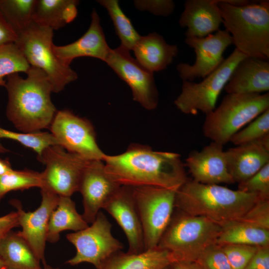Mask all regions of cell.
I'll return each mask as SVG.
<instances>
[{
  "mask_svg": "<svg viewBox=\"0 0 269 269\" xmlns=\"http://www.w3.org/2000/svg\"><path fill=\"white\" fill-rule=\"evenodd\" d=\"M0 259L6 269H43L19 232L11 230L0 241Z\"/></svg>",
  "mask_w": 269,
  "mask_h": 269,
  "instance_id": "484cf974",
  "label": "cell"
},
{
  "mask_svg": "<svg viewBox=\"0 0 269 269\" xmlns=\"http://www.w3.org/2000/svg\"><path fill=\"white\" fill-rule=\"evenodd\" d=\"M41 201L34 211L25 212L21 203L12 199L10 203L16 209L18 215L19 233L29 245L37 259L46 265L45 249L49 218L57 205L59 196L52 192L41 190Z\"/></svg>",
  "mask_w": 269,
  "mask_h": 269,
  "instance_id": "9a60e30c",
  "label": "cell"
},
{
  "mask_svg": "<svg viewBox=\"0 0 269 269\" xmlns=\"http://www.w3.org/2000/svg\"><path fill=\"white\" fill-rule=\"evenodd\" d=\"M185 42L193 49L195 60L192 64L180 63L177 65L182 82H193L212 73L224 61L225 51L233 44L230 34L225 29L203 37H186Z\"/></svg>",
  "mask_w": 269,
  "mask_h": 269,
  "instance_id": "5bb4252c",
  "label": "cell"
},
{
  "mask_svg": "<svg viewBox=\"0 0 269 269\" xmlns=\"http://www.w3.org/2000/svg\"><path fill=\"white\" fill-rule=\"evenodd\" d=\"M173 263L168 251L156 247L136 254L119 251L97 269H162Z\"/></svg>",
  "mask_w": 269,
  "mask_h": 269,
  "instance_id": "cb8c5ba5",
  "label": "cell"
},
{
  "mask_svg": "<svg viewBox=\"0 0 269 269\" xmlns=\"http://www.w3.org/2000/svg\"><path fill=\"white\" fill-rule=\"evenodd\" d=\"M17 35L0 11V47L15 42Z\"/></svg>",
  "mask_w": 269,
  "mask_h": 269,
  "instance_id": "b9f144b4",
  "label": "cell"
},
{
  "mask_svg": "<svg viewBox=\"0 0 269 269\" xmlns=\"http://www.w3.org/2000/svg\"><path fill=\"white\" fill-rule=\"evenodd\" d=\"M245 269H269V246L259 247Z\"/></svg>",
  "mask_w": 269,
  "mask_h": 269,
  "instance_id": "ab89813d",
  "label": "cell"
},
{
  "mask_svg": "<svg viewBox=\"0 0 269 269\" xmlns=\"http://www.w3.org/2000/svg\"><path fill=\"white\" fill-rule=\"evenodd\" d=\"M135 59L144 67L154 73L165 69L178 53L175 45L169 44L154 32L140 36L133 50Z\"/></svg>",
  "mask_w": 269,
  "mask_h": 269,
  "instance_id": "603a6c76",
  "label": "cell"
},
{
  "mask_svg": "<svg viewBox=\"0 0 269 269\" xmlns=\"http://www.w3.org/2000/svg\"><path fill=\"white\" fill-rule=\"evenodd\" d=\"M7 138L18 142L22 145L31 148L36 152L38 159L47 147L58 145L56 140L51 133L39 132L23 133L11 131L0 127V139ZM9 151L0 142V153Z\"/></svg>",
  "mask_w": 269,
  "mask_h": 269,
  "instance_id": "4dcf8cb0",
  "label": "cell"
},
{
  "mask_svg": "<svg viewBox=\"0 0 269 269\" xmlns=\"http://www.w3.org/2000/svg\"><path fill=\"white\" fill-rule=\"evenodd\" d=\"M26 78L18 73L6 77L8 96L6 116L23 133L49 129L57 110L51 99L52 86L41 69L31 66Z\"/></svg>",
  "mask_w": 269,
  "mask_h": 269,
  "instance_id": "7a4b0ae2",
  "label": "cell"
},
{
  "mask_svg": "<svg viewBox=\"0 0 269 269\" xmlns=\"http://www.w3.org/2000/svg\"><path fill=\"white\" fill-rule=\"evenodd\" d=\"M186 37H203L219 30L223 19L218 0H187L179 19Z\"/></svg>",
  "mask_w": 269,
  "mask_h": 269,
  "instance_id": "44dd1931",
  "label": "cell"
},
{
  "mask_svg": "<svg viewBox=\"0 0 269 269\" xmlns=\"http://www.w3.org/2000/svg\"><path fill=\"white\" fill-rule=\"evenodd\" d=\"M91 226L68 234L66 238L75 247V255L66 262L71 266L87 263L98 269L124 246L112 233V224L100 211Z\"/></svg>",
  "mask_w": 269,
  "mask_h": 269,
  "instance_id": "8fae6325",
  "label": "cell"
},
{
  "mask_svg": "<svg viewBox=\"0 0 269 269\" xmlns=\"http://www.w3.org/2000/svg\"><path fill=\"white\" fill-rule=\"evenodd\" d=\"M173 214L157 247L168 251L175 262H196L210 246L216 244L221 227L202 216L180 210Z\"/></svg>",
  "mask_w": 269,
  "mask_h": 269,
  "instance_id": "5b68a950",
  "label": "cell"
},
{
  "mask_svg": "<svg viewBox=\"0 0 269 269\" xmlns=\"http://www.w3.org/2000/svg\"><path fill=\"white\" fill-rule=\"evenodd\" d=\"M221 246L232 269H245L259 247L240 244Z\"/></svg>",
  "mask_w": 269,
  "mask_h": 269,
  "instance_id": "d590c367",
  "label": "cell"
},
{
  "mask_svg": "<svg viewBox=\"0 0 269 269\" xmlns=\"http://www.w3.org/2000/svg\"><path fill=\"white\" fill-rule=\"evenodd\" d=\"M124 231L129 244L127 253L143 252L144 244L142 226L135 205L133 187L122 185L103 207Z\"/></svg>",
  "mask_w": 269,
  "mask_h": 269,
  "instance_id": "e0dca14e",
  "label": "cell"
},
{
  "mask_svg": "<svg viewBox=\"0 0 269 269\" xmlns=\"http://www.w3.org/2000/svg\"><path fill=\"white\" fill-rule=\"evenodd\" d=\"M79 2L77 0H37L33 21L58 30L76 18Z\"/></svg>",
  "mask_w": 269,
  "mask_h": 269,
  "instance_id": "d4e9b609",
  "label": "cell"
},
{
  "mask_svg": "<svg viewBox=\"0 0 269 269\" xmlns=\"http://www.w3.org/2000/svg\"><path fill=\"white\" fill-rule=\"evenodd\" d=\"M107 10L121 40V45L129 50H133L140 36L134 28L130 19L124 13L117 0L97 1Z\"/></svg>",
  "mask_w": 269,
  "mask_h": 269,
  "instance_id": "f546056e",
  "label": "cell"
},
{
  "mask_svg": "<svg viewBox=\"0 0 269 269\" xmlns=\"http://www.w3.org/2000/svg\"><path fill=\"white\" fill-rule=\"evenodd\" d=\"M162 269H172V268L171 265H169V266L165 267L164 268H163Z\"/></svg>",
  "mask_w": 269,
  "mask_h": 269,
  "instance_id": "7dc6e473",
  "label": "cell"
},
{
  "mask_svg": "<svg viewBox=\"0 0 269 269\" xmlns=\"http://www.w3.org/2000/svg\"><path fill=\"white\" fill-rule=\"evenodd\" d=\"M41 186V173L31 170L13 169L0 176V201L9 192Z\"/></svg>",
  "mask_w": 269,
  "mask_h": 269,
  "instance_id": "1f68e13d",
  "label": "cell"
},
{
  "mask_svg": "<svg viewBox=\"0 0 269 269\" xmlns=\"http://www.w3.org/2000/svg\"><path fill=\"white\" fill-rule=\"evenodd\" d=\"M225 155L234 182H243L269 162V134L257 141L230 148Z\"/></svg>",
  "mask_w": 269,
  "mask_h": 269,
  "instance_id": "d6986e66",
  "label": "cell"
},
{
  "mask_svg": "<svg viewBox=\"0 0 269 269\" xmlns=\"http://www.w3.org/2000/svg\"><path fill=\"white\" fill-rule=\"evenodd\" d=\"M37 0H0V11L17 35L33 21Z\"/></svg>",
  "mask_w": 269,
  "mask_h": 269,
  "instance_id": "f1b7e54d",
  "label": "cell"
},
{
  "mask_svg": "<svg viewBox=\"0 0 269 269\" xmlns=\"http://www.w3.org/2000/svg\"><path fill=\"white\" fill-rule=\"evenodd\" d=\"M130 51L121 45L111 48L105 62L130 87L135 101L147 110H153L158 102L153 73L133 57Z\"/></svg>",
  "mask_w": 269,
  "mask_h": 269,
  "instance_id": "4fadbf2b",
  "label": "cell"
},
{
  "mask_svg": "<svg viewBox=\"0 0 269 269\" xmlns=\"http://www.w3.org/2000/svg\"><path fill=\"white\" fill-rule=\"evenodd\" d=\"M91 17L89 28L78 40L65 45L53 44V51L63 64L70 66L74 59L85 56L105 62L111 48L106 41L100 17L95 9L92 10Z\"/></svg>",
  "mask_w": 269,
  "mask_h": 269,
  "instance_id": "ffe728a7",
  "label": "cell"
},
{
  "mask_svg": "<svg viewBox=\"0 0 269 269\" xmlns=\"http://www.w3.org/2000/svg\"><path fill=\"white\" fill-rule=\"evenodd\" d=\"M120 187L107 173L103 160L89 161L82 173L78 189L83 198L82 215L88 224L95 221L101 209Z\"/></svg>",
  "mask_w": 269,
  "mask_h": 269,
  "instance_id": "2e32d148",
  "label": "cell"
},
{
  "mask_svg": "<svg viewBox=\"0 0 269 269\" xmlns=\"http://www.w3.org/2000/svg\"><path fill=\"white\" fill-rule=\"evenodd\" d=\"M176 191L153 186L133 187L145 250L157 247L168 225L173 214Z\"/></svg>",
  "mask_w": 269,
  "mask_h": 269,
  "instance_id": "9c48e42d",
  "label": "cell"
},
{
  "mask_svg": "<svg viewBox=\"0 0 269 269\" xmlns=\"http://www.w3.org/2000/svg\"><path fill=\"white\" fill-rule=\"evenodd\" d=\"M216 244L220 246L240 244L257 247L269 246V230L234 220L221 226Z\"/></svg>",
  "mask_w": 269,
  "mask_h": 269,
  "instance_id": "83f0119b",
  "label": "cell"
},
{
  "mask_svg": "<svg viewBox=\"0 0 269 269\" xmlns=\"http://www.w3.org/2000/svg\"><path fill=\"white\" fill-rule=\"evenodd\" d=\"M259 199L256 193L188 179L176 191L175 207L189 215L204 217L221 226L241 218Z\"/></svg>",
  "mask_w": 269,
  "mask_h": 269,
  "instance_id": "3957f363",
  "label": "cell"
},
{
  "mask_svg": "<svg viewBox=\"0 0 269 269\" xmlns=\"http://www.w3.org/2000/svg\"><path fill=\"white\" fill-rule=\"evenodd\" d=\"M194 181L205 184H233L223 145L212 141L201 150L191 151L186 159Z\"/></svg>",
  "mask_w": 269,
  "mask_h": 269,
  "instance_id": "ac0fdd59",
  "label": "cell"
},
{
  "mask_svg": "<svg viewBox=\"0 0 269 269\" xmlns=\"http://www.w3.org/2000/svg\"><path fill=\"white\" fill-rule=\"evenodd\" d=\"M12 169L11 165L8 158L2 159L0 158V176Z\"/></svg>",
  "mask_w": 269,
  "mask_h": 269,
  "instance_id": "ee69618b",
  "label": "cell"
},
{
  "mask_svg": "<svg viewBox=\"0 0 269 269\" xmlns=\"http://www.w3.org/2000/svg\"><path fill=\"white\" fill-rule=\"evenodd\" d=\"M58 145L68 152L89 160H104L91 123L68 110L57 111L49 128Z\"/></svg>",
  "mask_w": 269,
  "mask_h": 269,
  "instance_id": "7c38bea8",
  "label": "cell"
},
{
  "mask_svg": "<svg viewBox=\"0 0 269 269\" xmlns=\"http://www.w3.org/2000/svg\"><path fill=\"white\" fill-rule=\"evenodd\" d=\"M202 269H232L221 246L208 247L196 261Z\"/></svg>",
  "mask_w": 269,
  "mask_h": 269,
  "instance_id": "8d00e7d4",
  "label": "cell"
},
{
  "mask_svg": "<svg viewBox=\"0 0 269 269\" xmlns=\"http://www.w3.org/2000/svg\"><path fill=\"white\" fill-rule=\"evenodd\" d=\"M247 57L235 48L212 73L199 83L183 81L181 92L174 104L182 113L206 115L216 108L217 99L237 65Z\"/></svg>",
  "mask_w": 269,
  "mask_h": 269,
  "instance_id": "ba28073f",
  "label": "cell"
},
{
  "mask_svg": "<svg viewBox=\"0 0 269 269\" xmlns=\"http://www.w3.org/2000/svg\"><path fill=\"white\" fill-rule=\"evenodd\" d=\"M269 109V93L227 94L220 105L206 115L204 135L224 145L247 124Z\"/></svg>",
  "mask_w": 269,
  "mask_h": 269,
  "instance_id": "8992f818",
  "label": "cell"
},
{
  "mask_svg": "<svg viewBox=\"0 0 269 269\" xmlns=\"http://www.w3.org/2000/svg\"><path fill=\"white\" fill-rule=\"evenodd\" d=\"M224 90L227 94H261L269 91V60L246 57L237 65Z\"/></svg>",
  "mask_w": 269,
  "mask_h": 269,
  "instance_id": "7402d4cb",
  "label": "cell"
},
{
  "mask_svg": "<svg viewBox=\"0 0 269 269\" xmlns=\"http://www.w3.org/2000/svg\"><path fill=\"white\" fill-rule=\"evenodd\" d=\"M21 51L14 43L0 47V84L4 86V78L19 72L26 73L30 68Z\"/></svg>",
  "mask_w": 269,
  "mask_h": 269,
  "instance_id": "d6a6232c",
  "label": "cell"
},
{
  "mask_svg": "<svg viewBox=\"0 0 269 269\" xmlns=\"http://www.w3.org/2000/svg\"><path fill=\"white\" fill-rule=\"evenodd\" d=\"M269 134V109L242 129L230 139L234 144L240 145L259 140Z\"/></svg>",
  "mask_w": 269,
  "mask_h": 269,
  "instance_id": "836d02e7",
  "label": "cell"
},
{
  "mask_svg": "<svg viewBox=\"0 0 269 269\" xmlns=\"http://www.w3.org/2000/svg\"><path fill=\"white\" fill-rule=\"evenodd\" d=\"M237 220L269 230V199H259L243 216Z\"/></svg>",
  "mask_w": 269,
  "mask_h": 269,
  "instance_id": "74e56055",
  "label": "cell"
},
{
  "mask_svg": "<svg viewBox=\"0 0 269 269\" xmlns=\"http://www.w3.org/2000/svg\"><path fill=\"white\" fill-rule=\"evenodd\" d=\"M19 226L16 211L0 217V241L12 229Z\"/></svg>",
  "mask_w": 269,
  "mask_h": 269,
  "instance_id": "60d3db41",
  "label": "cell"
},
{
  "mask_svg": "<svg viewBox=\"0 0 269 269\" xmlns=\"http://www.w3.org/2000/svg\"><path fill=\"white\" fill-rule=\"evenodd\" d=\"M171 266L172 269H202L197 262H175Z\"/></svg>",
  "mask_w": 269,
  "mask_h": 269,
  "instance_id": "7bdbcfd3",
  "label": "cell"
},
{
  "mask_svg": "<svg viewBox=\"0 0 269 269\" xmlns=\"http://www.w3.org/2000/svg\"><path fill=\"white\" fill-rule=\"evenodd\" d=\"M225 30L237 49L248 57L269 59V1L241 6L218 0Z\"/></svg>",
  "mask_w": 269,
  "mask_h": 269,
  "instance_id": "277c9868",
  "label": "cell"
},
{
  "mask_svg": "<svg viewBox=\"0 0 269 269\" xmlns=\"http://www.w3.org/2000/svg\"><path fill=\"white\" fill-rule=\"evenodd\" d=\"M108 175L121 186H153L177 191L188 179L179 154L134 145L124 153L106 155Z\"/></svg>",
  "mask_w": 269,
  "mask_h": 269,
  "instance_id": "6da1fadb",
  "label": "cell"
},
{
  "mask_svg": "<svg viewBox=\"0 0 269 269\" xmlns=\"http://www.w3.org/2000/svg\"><path fill=\"white\" fill-rule=\"evenodd\" d=\"M134 6L139 10L147 11L157 16H167L173 13L175 7L172 0H137Z\"/></svg>",
  "mask_w": 269,
  "mask_h": 269,
  "instance_id": "f35d334b",
  "label": "cell"
},
{
  "mask_svg": "<svg viewBox=\"0 0 269 269\" xmlns=\"http://www.w3.org/2000/svg\"><path fill=\"white\" fill-rule=\"evenodd\" d=\"M0 269H6V268L2 261L0 259Z\"/></svg>",
  "mask_w": 269,
  "mask_h": 269,
  "instance_id": "bcb514c9",
  "label": "cell"
},
{
  "mask_svg": "<svg viewBox=\"0 0 269 269\" xmlns=\"http://www.w3.org/2000/svg\"><path fill=\"white\" fill-rule=\"evenodd\" d=\"M43 269H60L58 268H54L47 264L43 266Z\"/></svg>",
  "mask_w": 269,
  "mask_h": 269,
  "instance_id": "f6af8a7d",
  "label": "cell"
},
{
  "mask_svg": "<svg viewBox=\"0 0 269 269\" xmlns=\"http://www.w3.org/2000/svg\"><path fill=\"white\" fill-rule=\"evenodd\" d=\"M0 86H1L0 84Z\"/></svg>",
  "mask_w": 269,
  "mask_h": 269,
  "instance_id": "c3c4849f",
  "label": "cell"
},
{
  "mask_svg": "<svg viewBox=\"0 0 269 269\" xmlns=\"http://www.w3.org/2000/svg\"><path fill=\"white\" fill-rule=\"evenodd\" d=\"M38 160L45 165L41 172V190L68 197L78 191L82 173L90 161L58 145L47 147Z\"/></svg>",
  "mask_w": 269,
  "mask_h": 269,
  "instance_id": "30bf717a",
  "label": "cell"
},
{
  "mask_svg": "<svg viewBox=\"0 0 269 269\" xmlns=\"http://www.w3.org/2000/svg\"><path fill=\"white\" fill-rule=\"evenodd\" d=\"M238 190L257 194L261 199H269V162L254 175L239 183Z\"/></svg>",
  "mask_w": 269,
  "mask_h": 269,
  "instance_id": "e575fe53",
  "label": "cell"
},
{
  "mask_svg": "<svg viewBox=\"0 0 269 269\" xmlns=\"http://www.w3.org/2000/svg\"><path fill=\"white\" fill-rule=\"evenodd\" d=\"M53 30L33 22L17 35L14 42L30 66L38 68L47 75L53 92L62 91L78 78L70 66L63 64L53 49Z\"/></svg>",
  "mask_w": 269,
  "mask_h": 269,
  "instance_id": "52a82bcc",
  "label": "cell"
},
{
  "mask_svg": "<svg viewBox=\"0 0 269 269\" xmlns=\"http://www.w3.org/2000/svg\"><path fill=\"white\" fill-rule=\"evenodd\" d=\"M76 208L75 203L70 197L59 196L55 209L52 212L48 223L47 241L55 243L60 238V233L66 230L77 232L88 226Z\"/></svg>",
  "mask_w": 269,
  "mask_h": 269,
  "instance_id": "4316f807",
  "label": "cell"
}]
</instances>
